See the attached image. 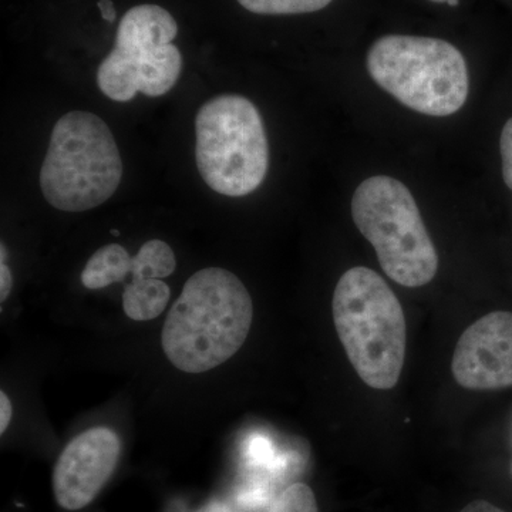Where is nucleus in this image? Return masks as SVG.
Returning a JSON list of instances; mask_svg holds the SVG:
<instances>
[{"label": "nucleus", "instance_id": "obj_24", "mask_svg": "<svg viewBox=\"0 0 512 512\" xmlns=\"http://www.w3.org/2000/svg\"><path fill=\"white\" fill-rule=\"evenodd\" d=\"M430 2H434V3H448V2H450V0H430Z\"/></svg>", "mask_w": 512, "mask_h": 512}, {"label": "nucleus", "instance_id": "obj_19", "mask_svg": "<svg viewBox=\"0 0 512 512\" xmlns=\"http://www.w3.org/2000/svg\"><path fill=\"white\" fill-rule=\"evenodd\" d=\"M12 403L5 392L0 393V433H5L8 429L10 419H12Z\"/></svg>", "mask_w": 512, "mask_h": 512}, {"label": "nucleus", "instance_id": "obj_10", "mask_svg": "<svg viewBox=\"0 0 512 512\" xmlns=\"http://www.w3.org/2000/svg\"><path fill=\"white\" fill-rule=\"evenodd\" d=\"M117 49H120L136 67L138 89L144 96H164L178 82L183 69V56L173 43L147 50H127L121 47Z\"/></svg>", "mask_w": 512, "mask_h": 512}, {"label": "nucleus", "instance_id": "obj_17", "mask_svg": "<svg viewBox=\"0 0 512 512\" xmlns=\"http://www.w3.org/2000/svg\"><path fill=\"white\" fill-rule=\"evenodd\" d=\"M501 161L505 184L512 191V117L505 123L500 138Z\"/></svg>", "mask_w": 512, "mask_h": 512}, {"label": "nucleus", "instance_id": "obj_22", "mask_svg": "<svg viewBox=\"0 0 512 512\" xmlns=\"http://www.w3.org/2000/svg\"><path fill=\"white\" fill-rule=\"evenodd\" d=\"M197 512H232V510L227 504L214 501V503L205 505V507H202L201 510Z\"/></svg>", "mask_w": 512, "mask_h": 512}, {"label": "nucleus", "instance_id": "obj_13", "mask_svg": "<svg viewBox=\"0 0 512 512\" xmlns=\"http://www.w3.org/2000/svg\"><path fill=\"white\" fill-rule=\"evenodd\" d=\"M171 291L161 279H133L123 295V308L133 320L156 319L170 301Z\"/></svg>", "mask_w": 512, "mask_h": 512}, {"label": "nucleus", "instance_id": "obj_20", "mask_svg": "<svg viewBox=\"0 0 512 512\" xmlns=\"http://www.w3.org/2000/svg\"><path fill=\"white\" fill-rule=\"evenodd\" d=\"M460 512H505L501 508L495 507L494 504L488 503V501L477 500L473 501L464 507Z\"/></svg>", "mask_w": 512, "mask_h": 512}, {"label": "nucleus", "instance_id": "obj_12", "mask_svg": "<svg viewBox=\"0 0 512 512\" xmlns=\"http://www.w3.org/2000/svg\"><path fill=\"white\" fill-rule=\"evenodd\" d=\"M133 258L121 245L110 244L97 249L83 269L82 282L87 289H103L124 281L131 274Z\"/></svg>", "mask_w": 512, "mask_h": 512}, {"label": "nucleus", "instance_id": "obj_4", "mask_svg": "<svg viewBox=\"0 0 512 512\" xmlns=\"http://www.w3.org/2000/svg\"><path fill=\"white\" fill-rule=\"evenodd\" d=\"M123 178L119 147L109 126L87 111H70L50 137L40 188L53 208L93 210L113 197Z\"/></svg>", "mask_w": 512, "mask_h": 512}, {"label": "nucleus", "instance_id": "obj_9", "mask_svg": "<svg viewBox=\"0 0 512 512\" xmlns=\"http://www.w3.org/2000/svg\"><path fill=\"white\" fill-rule=\"evenodd\" d=\"M177 35V22L168 10L140 5L128 10L121 19L116 46L127 50L154 49L170 45Z\"/></svg>", "mask_w": 512, "mask_h": 512}, {"label": "nucleus", "instance_id": "obj_15", "mask_svg": "<svg viewBox=\"0 0 512 512\" xmlns=\"http://www.w3.org/2000/svg\"><path fill=\"white\" fill-rule=\"evenodd\" d=\"M242 8L256 15H303L319 12L333 0H237Z\"/></svg>", "mask_w": 512, "mask_h": 512}, {"label": "nucleus", "instance_id": "obj_23", "mask_svg": "<svg viewBox=\"0 0 512 512\" xmlns=\"http://www.w3.org/2000/svg\"><path fill=\"white\" fill-rule=\"evenodd\" d=\"M508 439H510V444L512 447V414H511V421H510V430H508Z\"/></svg>", "mask_w": 512, "mask_h": 512}, {"label": "nucleus", "instance_id": "obj_18", "mask_svg": "<svg viewBox=\"0 0 512 512\" xmlns=\"http://www.w3.org/2000/svg\"><path fill=\"white\" fill-rule=\"evenodd\" d=\"M13 278L10 269L5 262L0 264V301L5 302L8 299L10 291H12Z\"/></svg>", "mask_w": 512, "mask_h": 512}, {"label": "nucleus", "instance_id": "obj_21", "mask_svg": "<svg viewBox=\"0 0 512 512\" xmlns=\"http://www.w3.org/2000/svg\"><path fill=\"white\" fill-rule=\"evenodd\" d=\"M99 6L101 18L106 20V22L113 23L117 18L116 8H114V3L111 0H99L97 3Z\"/></svg>", "mask_w": 512, "mask_h": 512}, {"label": "nucleus", "instance_id": "obj_5", "mask_svg": "<svg viewBox=\"0 0 512 512\" xmlns=\"http://www.w3.org/2000/svg\"><path fill=\"white\" fill-rule=\"evenodd\" d=\"M352 218L376 249L384 274L420 288L439 271V255L409 188L387 175L367 178L352 198Z\"/></svg>", "mask_w": 512, "mask_h": 512}, {"label": "nucleus", "instance_id": "obj_8", "mask_svg": "<svg viewBox=\"0 0 512 512\" xmlns=\"http://www.w3.org/2000/svg\"><path fill=\"white\" fill-rule=\"evenodd\" d=\"M120 451L119 437L107 427H94L70 441L53 473L60 507L76 511L92 503L116 470Z\"/></svg>", "mask_w": 512, "mask_h": 512}, {"label": "nucleus", "instance_id": "obj_16", "mask_svg": "<svg viewBox=\"0 0 512 512\" xmlns=\"http://www.w3.org/2000/svg\"><path fill=\"white\" fill-rule=\"evenodd\" d=\"M268 512H319L315 494L306 484L296 483L276 498Z\"/></svg>", "mask_w": 512, "mask_h": 512}, {"label": "nucleus", "instance_id": "obj_1", "mask_svg": "<svg viewBox=\"0 0 512 512\" xmlns=\"http://www.w3.org/2000/svg\"><path fill=\"white\" fill-rule=\"evenodd\" d=\"M254 303L241 279L227 269L198 271L184 285L163 329L165 356L185 373H205L244 345Z\"/></svg>", "mask_w": 512, "mask_h": 512}, {"label": "nucleus", "instance_id": "obj_14", "mask_svg": "<svg viewBox=\"0 0 512 512\" xmlns=\"http://www.w3.org/2000/svg\"><path fill=\"white\" fill-rule=\"evenodd\" d=\"M177 259L170 245L160 239H151L141 247L131 264L133 279H164L173 275Z\"/></svg>", "mask_w": 512, "mask_h": 512}, {"label": "nucleus", "instance_id": "obj_6", "mask_svg": "<svg viewBox=\"0 0 512 512\" xmlns=\"http://www.w3.org/2000/svg\"><path fill=\"white\" fill-rule=\"evenodd\" d=\"M195 158L205 184L227 197H245L264 183L269 146L254 103L239 94L208 100L195 119Z\"/></svg>", "mask_w": 512, "mask_h": 512}, {"label": "nucleus", "instance_id": "obj_26", "mask_svg": "<svg viewBox=\"0 0 512 512\" xmlns=\"http://www.w3.org/2000/svg\"><path fill=\"white\" fill-rule=\"evenodd\" d=\"M111 234H113V235H120V232L116 231V229H113V231H111Z\"/></svg>", "mask_w": 512, "mask_h": 512}, {"label": "nucleus", "instance_id": "obj_25", "mask_svg": "<svg viewBox=\"0 0 512 512\" xmlns=\"http://www.w3.org/2000/svg\"><path fill=\"white\" fill-rule=\"evenodd\" d=\"M448 5H450V6H457L458 5V0H450V2H448Z\"/></svg>", "mask_w": 512, "mask_h": 512}, {"label": "nucleus", "instance_id": "obj_3", "mask_svg": "<svg viewBox=\"0 0 512 512\" xmlns=\"http://www.w3.org/2000/svg\"><path fill=\"white\" fill-rule=\"evenodd\" d=\"M366 66L373 82L384 92L426 116L457 113L470 92L463 53L443 39L380 37L367 53Z\"/></svg>", "mask_w": 512, "mask_h": 512}, {"label": "nucleus", "instance_id": "obj_7", "mask_svg": "<svg viewBox=\"0 0 512 512\" xmlns=\"http://www.w3.org/2000/svg\"><path fill=\"white\" fill-rule=\"evenodd\" d=\"M451 370L464 389L512 386V313L491 312L468 326L458 339Z\"/></svg>", "mask_w": 512, "mask_h": 512}, {"label": "nucleus", "instance_id": "obj_2", "mask_svg": "<svg viewBox=\"0 0 512 512\" xmlns=\"http://www.w3.org/2000/svg\"><path fill=\"white\" fill-rule=\"evenodd\" d=\"M333 322L350 363L369 387L393 389L406 357V318L386 281L365 266L342 275L333 293Z\"/></svg>", "mask_w": 512, "mask_h": 512}, {"label": "nucleus", "instance_id": "obj_11", "mask_svg": "<svg viewBox=\"0 0 512 512\" xmlns=\"http://www.w3.org/2000/svg\"><path fill=\"white\" fill-rule=\"evenodd\" d=\"M97 84L104 96L126 103L140 93L136 67L120 49L114 47L97 70Z\"/></svg>", "mask_w": 512, "mask_h": 512}, {"label": "nucleus", "instance_id": "obj_27", "mask_svg": "<svg viewBox=\"0 0 512 512\" xmlns=\"http://www.w3.org/2000/svg\"><path fill=\"white\" fill-rule=\"evenodd\" d=\"M511 474H512V464H511Z\"/></svg>", "mask_w": 512, "mask_h": 512}]
</instances>
